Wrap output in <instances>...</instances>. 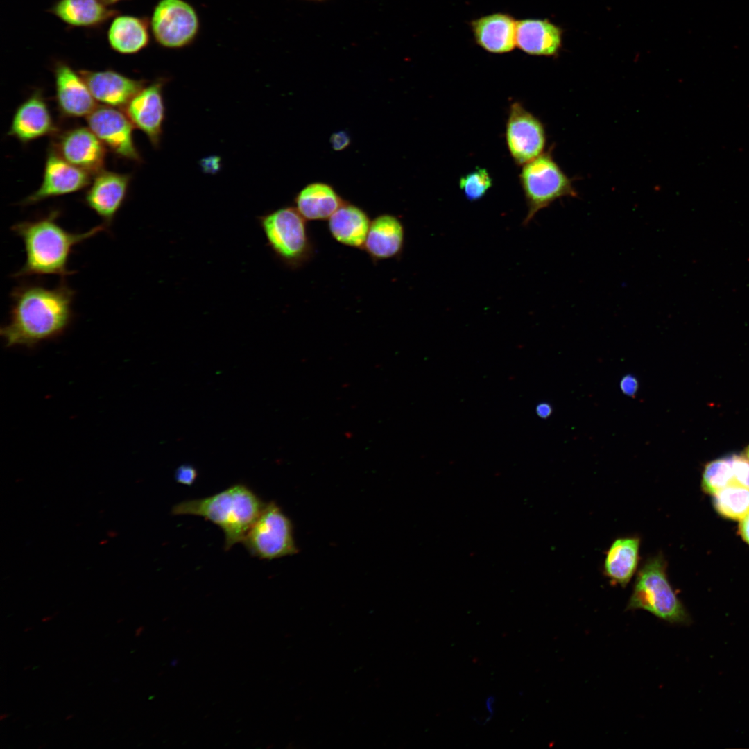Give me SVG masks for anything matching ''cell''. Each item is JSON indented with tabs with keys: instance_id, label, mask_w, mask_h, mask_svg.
<instances>
[{
	"instance_id": "obj_1",
	"label": "cell",
	"mask_w": 749,
	"mask_h": 749,
	"mask_svg": "<svg viewBox=\"0 0 749 749\" xmlns=\"http://www.w3.org/2000/svg\"><path fill=\"white\" fill-rule=\"evenodd\" d=\"M74 296L64 280L53 288L35 282L17 286L9 321L0 331L6 346L32 347L61 335L71 322Z\"/></svg>"
},
{
	"instance_id": "obj_10",
	"label": "cell",
	"mask_w": 749,
	"mask_h": 749,
	"mask_svg": "<svg viewBox=\"0 0 749 749\" xmlns=\"http://www.w3.org/2000/svg\"><path fill=\"white\" fill-rule=\"evenodd\" d=\"M506 139L511 157L523 166L543 153L546 135L542 122L522 104L514 102L510 107Z\"/></svg>"
},
{
	"instance_id": "obj_32",
	"label": "cell",
	"mask_w": 749,
	"mask_h": 749,
	"mask_svg": "<svg viewBox=\"0 0 749 749\" xmlns=\"http://www.w3.org/2000/svg\"><path fill=\"white\" fill-rule=\"evenodd\" d=\"M620 386L624 394L633 396L637 391L638 381L635 377L626 375L621 379Z\"/></svg>"
},
{
	"instance_id": "obj_41",
	"label": "cell",
	"mask_w": 749,
	"mask_h": 749,
	"mask_svg": "<svg viewBox=\"0 0 749 749\" xmlns=\"http://www.w3.org/2000/svg\"><path fill=\"white\" fill-rule=\"evenodd\" d=\"M33 628V626H28V627H26V628L24 629V632H28V631H29V630H32Z\"/></svg>"
},
{
	"instance_id": "obj_42",
	"label": "cell",
	"mask_w": 749,
	"mask_h": 749,
	"mask_svg": "<svg viewBox=\"0 0 749 749\" xmlns=\"http://www.w3.org/2000/svg\"><path fill=\"white\" fill-rule=\"evenodd\" d=\"M73 717H74V714H69V715H67V716H66L65 719H66V720H69V719L72 718Z\"/></svg>"
},
{
	"instance_id": "obj_7",
	"label": "cell",
	"mask_w": 749,
	"mask_h": 749,
	"mask_svg": "<svg viewBox=\"0 0 749 749\" xmlns=\"http://www.w3.org/2000/svg\"><path fill=\"white\" fill-rule=\"evenodd\" d=\"M242 543L252 556L262 560L298 552L292 522L274 501L265 504Z\"/></svg>"
},
{
	"instance_id": "obj_31",
	"label": "cell",
	"mask_w": 749,
	"mask_h": 749,
	"mask_svg": "<svg viewBox=\"0 0 749 749\" xmlns=\"http://www.w3.org/2000/svg\"><path fill=\"white\" fill-rule=\"evenodd\" d=\"M330 142L334 150H342L350 144V139L345 132L339 131L332 135Z\"/></svg>"
},
{
	"instance_id": "obj_28",
	"label": "cell",
	"mask_w": 749,
	"mask_h": 749,
	"mask_svg": "<svg viewBox=\"0 0 749 749\" xmlns=\"http://www.w3.org/2000/svg\"><path fill=\"white\" fill-rule=\"evenodd\" d=\"M492 184L488 171L476 167L472 171L460 178L459 185L467 200L475 201L481 199Z\"/></svg>"
},
{
	"instance_id": "obj_2",
	"label": "cell",
	"mask_w": 749,
	"mask_h": 749,
	"mask_svg": "<svg viewBox=\"0 0 749 749\" xmlns=\"http://www.w3.org/2000/svg\"><path fill=\"white\" fill-rule=\"evenodd\" d=\"M60 214V209H53L11 227L23 241L26 252L25 263L13 277L56 275L64 278L74 274L68 268L73 248L107 229L102 223L84 232H71L58 223Z\"/></svg>"
},
{
	"instance_id": "obj_4",
	"label": "cell",
	"mask_w": 749,
	"mask_h": 749,
	"mask_svg": "<svg viewBox=\"0 0 749 749\" xmlns=\"http://www.w3.org/2000/svg\"><path fill=\"white\" fill-rule=\"evenodd\" d=\"M666 567L661 553L645 560L638 571L626 609L644 610L670 623L689 625L691 617L669 581Z\"/></svg>"
},
{
	"instance_id": "obj_26",
	"label": "cell",
	"mask_w": 749,
	"mask_h": 749,
	"mask_svg": "<svg viewBox=\"0 0 749 749\" xmlns=\"http://www.w3.org/2000/svg\"><path fill=\"white\" fill-rule=\"evenodd\" d=\"M713 504L721 516L740 521L749 513V489L730 485L713 494Z\"/></svg>"
},
{
	"instance_id": "obj_14",
	"label": "cell",
	"mask_w": 749,
	"mask_h": 749,
	"mask_svg": "<svg viewBox=\"0 0 749 749\" xmlns=\"http://www.w3.org/2000/svg\"><path fill=\"white\" fill-rule=\"evenodd\" d=\"M131 175L102 170L96 175L86 191L83 202L109 228L122 207L129 189Z\"/></svg>"
},
{
	"instance_id": "obj_17",
	"label": "cell",
	"mask_w": 749,
	"mask_h": 749,
	"mask_svg": "<svg viewBox=\"0 0 749 749\" xmlns=\"http://www.w3.org/2000/svg\"><path fill=\"white\" fill-rule=\"evenodd\" d=\"M78 72L96 101L119 109H123L146 85L144 80L130 78L112 69H82Z\"/></svg>"
},
{
	"instance_id": "obj_38",
	"label": "cell",
	"mask_w": 749,
	"mask_h": 749,
	"mask_svg": "<svg viewBox=\"0 0 749 749\" xmlns=\"http://www.w3.org/2000/svg\"><path fill=\"white\" fill-rule=\"evenodd\" d=\"M107 5L116 3L121 0H103Z\"/></svg>"
},
{
	"instance_id": "obj_22",
	"label": "cell",
	"mask_w": 749,
	"mask_h": 749,
	"mask_svg": "<svg viewBox=\"0 0 749 749\" xmlns=\"http://www.w3.org/2000/svg\"><path fill=\"white\" fill-rule=\"evenodd\" d=\"M641 540L638 536L614 540L606 551L603 572L610 583L625 587L637 571Z\"/></svg>"
},
{
	"instance_id": "obj_12",
	"label": "cell",
	"mask_w": 749,
	"mask_h": 749,
	"mask_svg": "<svg viewBox=\"0 0 749 749\" xmlns=\"http://www.w3.org/2000/svg\"><path fill=\"white\" fill-rule=\"evenodd\" d=\"M92 175L69 164L50 148L40 187L20 204L22 206L32 205L50 198L78 191L89 185Z\"/></svg>"
},
{
	"instance_id": "obj_30",
	"label": "cell",
	"mask_w": 749,
	"mask_h": 749,
	"mask_svg": "<svg viewBox=\"0 0 749 749\" xmlns=\"http://www.w3.org/2000/svg\"><path fill=\"white\" fill-rule=\"evenodd\" d=\"M197 476L198 472L196 469L191 465H182L176 469L175 472L176 481L185 485L193 484Z\"/></svg>"
},
{
	"instance_id": "obj_3",
	"label": "cell",
	"mask_w": 749,
	"mask_h": 749,
	"mask_svg": "<svg viewBox=\"0 0 749 749\" xmlns=\"http://www.w3.org/2000/svg\"><path fill=\"white\" fill-rule=\"evenodd\" d=\"M265 503L248 486L233 485L212 496L182 501L172 508L174 515H194L218 526L224 533L225 549L243 542Z\"/></svg>"
},
{
	"instance_id": "obj_36",
	"label": "cell",
	"mask_w": 749,
	"mask_h": 749,
	"mask_svg": "<svg viewBox=\"0 0 749 749\" xmlns=\"http://www.w3.org/2000/svg\"><path fill=\"white\" fill-rule=\"evenodd\" d=\"M58 612H55V613H54V614H53V615H51V616H46V617H44V618H42V622H47V621H49V620H51V619H53V617H54L55 616H56V615H57V614H58Z\"/></svg>"
},
{
	"instance_id": "obj_8",
	"label": "cell",
	"mask_w": 749,
	"mask_h": 749,
	"mask_svg": "<svg viewBox=\"0 0 749 749\" xmlns=\"http://www.w3.org/2000/svg\"><path fill=\"white\" fill-rule=\"evenodd\" d=\"M150 27L156 42L168 49L191 44L200 28L198 15L184 0H160L155 6Z\"/></svg>"
},
{
	"instance_id": "obj_29",
	"label": "cell",
	"mask_w": 749,
	"mask_h": 749,
	"mask_svg": "<svg viewBox=\"0 0 749 749\" xmlns=\"http://www.w3.org/2000/svg\"><path fill=\"white\" fill-rule=\"evenodd\" d=\"M732 484L739 485L749 489V460L743 455L732 454L729 456Z\"/></svg>"
},
{
	"instance_id": "obj_35",
	"label": "cell",
	"mask_w": 749,
	"mask_h": 749,
	"mask_svg": "<svg viewBox=\"0 0 749 749\" xmlns=\"http://www.w3.org/2000/svg\"><path fill=\"white\" fill-rule=\"evenodd\" d=\"M494 697H493L492 696H489L485 701L486 710L488 712L489 714V720L492 718L494 714Z\"/></svg>"
},
{
	"instance_id": "obj_19",
	"label": "cell",
	"mask_w": 749,
	"mask_h": 749,
	"mask_svg": "<svg viewBox=\"0 0 749 749\" xmlns=\"http://www.w3.org/2000/svg\"><path fill=\"white\" fill-rule=\"evenodd\" d=\"M562 29L547 19H525L516 22V46L531 55H556L562 46Z\"/></svg>"
},
{
	"instance_id": "obj_43",
	"label": "cell",
	"mask_w": 749,
	"mask_h": 749,
	"mask_svg": "<svg viewBox=\"0 0 749 749\" xmlns=\"http://www.w3.org/2000/svg\"><path fill=\"white\" fill-rule=\"evenodd\" d=\"M123 619H120L117 620V623H121V622H123Z\"/></svg>"
},
{
	"instance_id": "obj_11",
	"label": "cell",
	"mask_w": 749,
	"mask_h": 749,
	"mask_svg": "<svg viewBox=\"0 0 749 749\" xmlns=\"http://www.w3.org/2000/svg\"><path fill=\"white\" fill-rule=\"evenodd\" d=\"M55 136L51 148L65 161L93 175L103 170L107 148L89 127H73Z\"/></svg>"
},
{
	"instance_id": "obj_25",
	"label": "cell",
	"mask_w": 749,
	"mask_h": 749,
	"mask_svg": "<svg viewBox=\"0 0 749 749\" xmlns=\"http://www.w3.org/2000/svg\"><path fill=\"white\" fill-rule=\"evenodd\" d=\"M345 201L329 184L307 185L295 196V208L307 221L327 220Z\"/></svg>"
},
{
	"instance_id": "obj_20",
	"label": "cell",
	"mask_w": 749,
	"mask_h": 749,
	"mask_svg": "<svg viewBox=\"0 0 749 749\" xmlns=\"http://www.w3.org/2000/svg\"><path fill=\"white\" fill-rule=\"evenodd\" d=\"M516 22L511 16L494 13L472 21L476 42L492 53L510 52L516 46Z\"/></svg>"
},
{
	"instance_id": "obj_44",
	"label": "cell",
	"mask_w": 749,
	"mask_h": 749,
	"mask_svg": "<svg viewBox=\"0 0 749 749\" xmlns=\"http://www.w3.org/2000/svg\"><path fill=\"white\" fill-rule=\"evenodd\" d=\"M308 1H324V0H308Z\"/></svg>"
},
{
	"instance_id": "obj_15",
	"label": "cell",
	"mask_w": 749,
	"mask_h": 749,
	"mask_svg": "<svg viewBox=\"0 0 749 749\" xmlns=\"http://www.w3.org/2000/svg\"><path fill=\"white\" fill-rule=\"evenodd\" d=\"M58 132L42 92L37 89L16 109L8 135L25 144Z\"/></svg>"
},
{
	"instance_id": "obj_18",
	"label": "cell",
	"mask_w": 749,
	"mask_h": 749,
	"mask_svg": "<svg viewBox=\"0 0 749 749\" xmlns=\"http://www.w3.org/2000/svg\"><path fill=\"white\" fill-rule=\"evenodd\" d=\"M405 230L401 220L382 214L371 221L363 250L374 261L399 257L404 249Z\"/></svg>"
},
{
	"instance_id": "obj_33",
	"label": "cell",
	"mask_w": 749,
	"mask_h": 749,
	"mask_svg": "<svg viewBox=\"0 0 749 749\" xmlns=\"http://www.w3.org/2000/svg\"><path fill=\"white\" fill-rule=\"evenodd\" d=\"M739 532L743 540L749 544V513L740 520Z\"/></svg>"
},
{
	"instance_id": "obj_21",
	"label": "cell",
	"mask_w": 749,
	"mask_h": 749,
	"mask_svg": "<svg viewBox=\"0 0 749 749\" xmlns=\"http://www.w3.org/2000/svg\"><path fill=\"white\" fill-rule=\"evenodd\" d=\"M370 223L365 211L345 202L328 219V230L338 243L363 250Z\"/></svg>"
},
{
	"instance_id": "obj_5",
	"label": "cell",
	"mask_w": 749,
	"mask_h": 749,
	"mask_svg": "<svg viewBox=\"0 0 749 749\" xmlns=\"http://www.w3.org/2000/svg\"><path fill=\"white\" fill-rule=\"evenodd\" d=\"M267 245L282 264L296 270L315 255L307 220L293 207H283L258 217Z\"/></svg>"
},
{
	"instance_id": "obj_16",
	"label": "cell",
	"mask_w": 749,
	"mask_h": 749,
	"mask_svg": "<svg viewBox=\"0 0 749 749\" xmlns=\"http://www.w3.org/2000/svg\"><path fill=\"white\" fill-rule=\"evenodd\" d=\"M55 100L62 116L87 117L96 107V101L79 74L67 64L57 62L53 69Z\"/></svg>"
},
{
	"instance_id": "obj_40",
	"label": "cell",
	"mask_w": 749,
	"mask_h": 749,
	"mask_svg": "<svg viewBox=\"0 0 749 749\" xmlns=\"http://www.w3.org/2000/svg\"><path fill=\"white\" fill-rule=\"evenodd\" d=\"M8 716H9V714H6V713H5V714H2L1 715V716H0V718H1V720H3L4 718H6L8 717Z\"/></svg>"
},
{
	"instance_id": "obj_13",
	"label": "cell",
	"mask_w": 749,
	"mask_h": 749,
	"mask_svg": "<svg viewBox=\"0 0 749 749\" xmlns=\"http://www.w3.org/2000/svg\"><path fill=\"white\" fill-rule=\"evenodd\" d=\"M164 83L165 80L160 78L145 85L123 108L134 127L145 133L155 148L160 145L165 117Z\"/></svg>"
},
{
	"instance_id": "obj_6",
	"label": "cell",
	"mask_w": 749,
	"mask_h": 749,
	"mask_svg": "<svg viewBox=\"0 0 749 749\" xmlns=\"http://www.w3.org/2000/svg\"><path fill=\"white\" fill-rule=\"evenodd\" d=\"M519 179L528 208L524 225H528L538 212L556 200L578 196L571 180L560 169L549 152L523 165Z\"/></svg>"
},
{
	"instance_id": "obj_27",
	"label": "cell",
	"mask_w": 749,
	"mask_h": 749,
	"mask_svg": "<svg viewBox=\"0 0 749 749\" xmlns=\"http://www.w3.org/2000/svg\"><path fill=\"white\" fill-rule=\"evenodd\" d=\"M731 483L729 456L714 460L705 465L701 481L702 489L705 492L713 495Z\"/></svg>"
},
{
	"instance_id": "obj_23",
	"label": "cell",
	"mask_w": 749,
	"mask_h": 749,
	"mask_svg": "<svg viewBox=\"0 0 749 749\" xmlns=\"http://www.w3.org/2000/svg\"><path fill=\"white\" fill-rule=\"evenodd\" d=\"M50 12L63 22L76 27H96L114 16L103 0H58Z\"/></svg>"
},
{
	"instance_id": "obj_37",
	"label": "cell",
	"mask_w": 749,
	"mask_h": 749,
	"mask_svg": "<svg viewBox=\"0 0 749 749\" xmlns=\"http://www.w3.org/2000/svg\"><path fill=\"white\" fill-rule=\"evenodd\" d=\"M743 456L748 460H749V445H748L747 447L745 449L744 452H743Z\"/></svg>"
},
{
	"instance_id": "obj_34",
	"label": "cell",
	"mask_w": 749,
	"mask_h": 749,
	"mask_svg": "<svg viewBox=\"0 0 749 749\" xmlns=\"http://www.w3.org/2000/svg\"><path fill=\"white\" fill-rule=\"evenodd\" d=\"M536 412L540 417L546 418L551 415L552 408L549 404L542 403L537 405Z\"/></svg>"
},
{
	"instance_id": "obj_9",
	"label": "cell",
	"mask_w": 749,
	"mask_h": 749,
	"mask_svg": "<svg viewBox=\"0 0 749 749\" xmlns=\"http://www.w3.org/2000/svg\"><path fill=\"white\" fill-rule=\"evenodd\" d=\"M90 130L116 156L132 162H141L133 139L134 126L119 108L100 105L86 117Z\"/></svg>"
},
{
	"instance_id": "obj_24",
	"label": "cell",
	"mask_w": 749,
	"mask_h": 749,
	"mask_svg": "<svg viewBox=\"0 0 749 749\" xmlns=\"http://www.w3.org/2000/svg\"><path fill=\"white\" fill-rule=\"evenodd\" d=\"M107 40L116 52L130 55L145 49L149 43V26L146 19L131 15L116 16L109 27Z\"/></svg>"
},
{
	"instance_id": "obj_39",
	"label": "cell",
	"mask_w": 749,
	"mask_h": 749,
	"mask_svg": "<svg viewBox=\"0 0 749 749\" xmlns=\"http://www.w3.org/2000/svg\"><path fill=\"white\" fill-rule=\"evenodd\" d=\"M142 630H143V627H142V626H140V627H139V628H137V629L136 630V631H135V636H137H137L140 635V634H141V632Z\"/></svg>"
}]
</instances>
